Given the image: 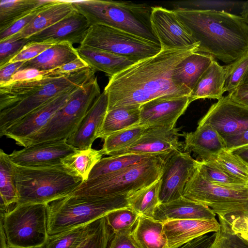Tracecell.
Masks as SVG:
<instances>
[{
  "instance_id": "25",
  "label": "cell",
  "mask_w": 248,
  "mask_h": 248,
  "mask_svg": "<svg viewBox=\"0 0 248 248\" xmlns=\"http://www.w3.org/2000/svg\"><path fill=\"white\" fill-rule=\"evenodd\" d=\"M226 71L214 59L189 95L190 104L199 99L219 100L223 96Z\"/></svg>"
},
{
  "instance_id": "9",
  "label": "cell",
  "mask_w": 248,
  "mask_h": 248,
  "mask_svg": "<svg viewBox=\"0 0 248 248\" xmlns=\"http://www.w3.org/2000/svg\"><path fill=\"white\" fill-rule=\"evenodd\" d=\"M95 71L89 66L65 76L51 78L21 101L0 110V136L13 123L45 103L84 85L95 77Z\"/></svg>"
},
{
  "instance_id": "24",
  "label": "cell",
  "mask_w": 248,
  "mask_h": 248,
  "mask_svg": "<svg viewBox=\"0 0 248 248\" xmlns=\"http://www.w3.org/2000/svg\"><path fill=\"white\" fill-rule=\"evenodd\" d=\"M77 50L79 56L90 67L105 73L109 78L136 63L114 53L87 46L79 45Z\"/></svg>"
},
{
  "instance_id": "55",
  "label": "cell",
  "mask_w": 248,
  "mask_h": 248,
  "mask_svg": "<svg viewBox=\"0 0 248 248\" xmlns=\"http://www.w3.org/2000/svg\"><path fill=\"white\" fill-rule=\"evenodd\" d=\"M228 95L234 102L248 108V90L234 91Z\"/></svg>"
},
{
  "instance_id": "4",
  "label": "cell",
  "mask_w": 248,
  "mask_h": 248,
  "mask_svg": "<svg viewBox=\"0 0 248 248\" xmlns=\"http://www.w3.org/2000/svg\"><path fill=\"white\" fill-rule=\"evenodd\" d=\"M11 163L18 197L16 204H48L71 195L83 182L62 165L27 167Z\"/></svg>"
},
{
  "instance_id": "53",
  "label": "cell",
  "mask_w": 248,
  "mask_h": 248,
  "mask_svg": "<svg viewBox=\"0 0 248 248\" xmlns=\"http://www.w3.org/2000/svg\"><path fill=\"white\" fill-rule=\"evenodd\" d=\"M216 232L201 236L179 248H211L216 237Z\"/></svg>"
},
{
  "instance_id": "43",
  "label": "cell",
  "mask_w": 248,
  "mask_h": 248,
  "mask_svg": "<svg viewBox=\"0 0 248 248\" xmlns=\"http://www.w3.org/2000/svg\"><path fill=\"white\" fill-rule=\"evenodd\" d=\"M225 67L226 77L224 91L229 93L238 87L248 74V53Z\"/></svg>"
},
{
  "instance_id": "27",
  "label": "cell",
  "mask_w": 248,
  "mask_h": 248,
  "mask_svg": "<svg viewBox=\"0 0 248 248\" xmlns=\"http://www.w3.org/2000/svg\"><path fill=\"white\" fill-rule=\"evenodd\" d=\"M75 10L70 0H52L28 26L15 35L18 38H28L55 24Z\"/></svg>"
},
{
  "instance_id": "34",
  "label": "cell",
  "mask_w": 248,
  "mask_h": 248,
  "mask_svg": "<svg viewBox=\"0 0 248 248\" xmlns=\"http://www.w3.org/2000/svg\"><path fill=\"white\" fill-rule=\"evenodd\" d=\"M49 1L50 0H1L0 2V31Z\"/></svg>"
},
{
  "instance_id": "33",
  "label": "cell",
  "mask_w": 248,
  "mask_h": 248,
  "mask_svg": "<svg viewBox=\"0 0 248 248\" xmlns=\"http://www.w3.org/2000/svg\"><path fill=\"white\" fill-rule=\"evenodd\" d=\"M152 156L155 155L126 154L102 158L93 168L88 180L112 175Z\"/></svg>"
},
{
  "instance_id": "7",
  "label": "cell",
  "mask_w": 248,
  "mask_h": 248,
  "mask_svg": "<svg viewBox=\"0 0 248 248\" xmlns=\"http://www.w3.org/2000/svg\"><path fill=\"white\" fill-rule=\"evenodd\" d=\"M48 204H16L0 211L8 248H42L49 236Z\"/></svg>"
},
{
  "instance_id": "47",
  "label": "cell",
  "mask_w": 248,
  "mask_h": 248,
  "mask_svg": "<svg viewBox=\"0 0 248 248\" xmlns=\"http://www.w3.org/2000/svg\"><path fill=\"white\" fill-rule=\"evenodd\" d=\"M53 44H54L46 42H30L8 63L26 62L32 60Z\"/></svg>"
},
{
  "instance_id": "10",
  "label": "cell",
  "mask_w": 248,
  "mask_h": 248,
  "mask_svg": "<svg viewBox=\"0 0 248 248\" xmlns=\"http://www.w3.org/2000/svg\"><path fill=\"white\" fill-rule=\"evenodd\" d=\"M81 46L104 50L134 62L153 57L162 48L160 45L109 26L91 25Z\"/></svg>"
},
{
  "instance_id": "26",
  "label": "cell",
  "mask_w": 248,
  "mask_h": 248,
  "mask_svg": "<svg viewBox=\"0 0 248 248\" xmlns=\"http://www.w3.org/2000/svg\"><path fill=\"white\" fill-rule=\"evenodd\" d=\"M79 57L77 48L72 44L68 42L54 44L35 58L25 62L20 69L32 68L40 71H49Z\"/></svg>"
},
{
  "instance_id": "49",
  "label": "cell",
  "mask_w": 248,
  "mask_h": 248,
  "mask_svg": "<svg viewBox=\"0 0 248 248\" xmlns=\"http://www.w3.org/2000/svg\"><path fill=\"white\" fill-rule=\"evenodd\" d=\"M132 230L114 233L108 248H139L131 236Z\"/></svg>"
},
{
  "instance_id": "36",
  "label": "cell",
  "mask_w": 248,
  "mask_h": 248,
  "mask_svg": "<svg viewBox=\"0 0 248 248\" xmlns=\"http://www.w3.org/2000/svg\"><path fill=\"white\" fill-rule=\"evenodd\" d=\"M197 170L205 180L211 183L236 189L248 187V181L231 175L212 160H198Z\"/></svg>"
},
{
  "instance_id": "13",
  "label": "cell",
  "mask_w": 248,
  "mask_h": 248,
  "mask_svg": "<svg viewBox=\"0 0 248 248\" xmlns=\"http://www.w3.org/2000/svg\"><path fill=\"white\" fill-rule=\"evenodd\" d=\"M190 152L176 151L166 161L160 177L159 201L167 203L183 197L186 183L197 168Z\"/></svg>"
},
{
  "instance_id": "37",
  "label": "cell",
  "mask_w": 248,
  "mask_h": 248,
  "mask_svg": "<svg viewBox=\"0 0 248 248\" xmlns=\"http://www.w3.org/2000/svg\"><path fill=\"white\" fill-rule=\"evenodd\" d=\"M98 219L86 225L49 235L42 248H77L94 230Z\"/></svg>"
},
{
  "instance_id": "17",
  "label": "cell",
  "mask_w": 248,
  "mask_h": 248,
  "mask_svg": "<svg viewBox=\"0 0 248 248\" xmlns=\"http://www.w3.org/2000/svg\"><path fill=\"white\" fill-rule=\"evenodd\" d=\"M180 128L169 129L160 126L148 127L140 138L128 147L110 156L126 154L160 155L181 151L184 143L179 140Z\"/></svg>"
},
{
  "instance_id": "39",
  "label": "cell",
  "mask_w": 248,
  "mask_h": 248,
  "mask_svg": "<svg viewBox=\"0 0 248 248\" xmlns=\"http://www.w3.org/2000/svg\"><path fill=\"white\" fill-rule=\"evenodd\" d=\"M211 160L231 175L248 182V165L232 152L224 149Z\"/></svg>"
},
{
  "instance_id": "23",
  "label": "cell",
  "mask_w": 248,
  "mask_h": 248,
  "mask_svg": "<svg viewBox=\"0 0 248 248\" xmlns=\"http://www.w3.org/2000/svg\"><path fill=\"white\" fill-rule=\"evenodd\" d=\"M216 214L208 206L184 197L176 200L157 205L153 218L164 222L178 219L216 218Z\"/></svg>"
},
{
  "instance_id": "6",
  "label": "cell",
  "mask_w": 248,
  "mask_h": 248,
  "mask_svg": "<svg viewBox=\"0 0 248 248\" xmlns=\"http://www.w3.org/2000/svg\"><path fill=\"white\" fill-rule=\"evenodd\" d=\"M173 153L152 156L112 175L88 180L70 195L108 197L129 194L159 179L166 161Z\"/></svg>"
},
{
  "instance_id": "51",
  "label": "cell",
  "mask_w": 248,
  "mask_h": 248,
  "mask_svg": "<svg viewBox=\"0 0 248 248\" xmlns=\"http://www.w3.org/2000/svg\"><path fill=\"white\" fill-rule=\"evenodd\" d=\"M89 67L87 63L80 57L75 60L65 63L62 66L51 70L53 75L55 76H65L77 71Z\"/></svg>"
},
{
  "instance_id": "12",
  "label": "cell",
  "mask_w": 248,
  "mask_h": 248,
  "mask_svg": "<svg viewBox=\"0 0 248 248\" xmlns=\"http://www.w3.org/2000/svg\"><path fill=\"white\" fill-rule=\"evenodd\" d=\"M79 88L61 94L33 110L11 125L0 137L4 136L19 146L26 147L30 138L47 124Z\"/></svg>"
},
{
  "instance_id": "1",
  "label": "cell",
  "mask_w": 248,
  "mask_h": 248,
  "mask_svg": "<svg viewBox=\"0 0 248 248\" xmlns=\"http://www.w3.org/2000/svg\"><path fill=\"white\" fill-rule=\"evenodd\" d=\"M199 46L161 49L157 54L137 62L109 78L104 89L108 98V110L123 106L141 105L166 95H189L191 91L177 83V66Z\"/></svg>"
},
{
  "instance_id": "46",
  "label": "cell",
  "mask_w": 248,
  "mask_h": 248,
  "mask_svg": "<svg viewBox=\"0 0 248 248\" xmlns=\"http://www.w3.org/2000/svg\"><path fill=\"white\" fill-rule=\"evenodd\" d=\"M52 0L36 8L26 16L16 21L5 30L0 31V41H2L21 31L28 26L37 15Z\"/></svg>"
},
{
  "instance_id": "44",
  "label": "cell",
  "mask_w": 248,
  "mask_h": 248,
  "mask_svg": "<svg viewBox=\"0 0 248 248\" xmlns=\"http://www.w3.org/2000/svg\"><path fill=\"white\" fill-rule=\"evenodd\" d=\"M113 234L103 217L98 219L94 230L77 248H108Z\"/></svg>"
},
{
  "instance_id": "52",
  "label": "cell",
  "mask_w": 248,
  "mask_h": 248,
  "mask_svg": "<svg viewBox=\"0 0 248 248\" xmlns=\"http://www.w3.org/2000/svg\"><path fill=\"white\" fill-rule=\"evenodd\" d=\"M25 62L8 63L0 67V86L8 83L13 76L21 67Z\"/></svg>"
},
{
  "instance_id": "54",
  "label": "cell",
  "mask_w": 248,
  "mask_h": 248,
  "mask_svg": "<svg viewBox=\"0 0 248 248\" xmlns=\"http://www.w3.org/2000/svg\"><path fill=\"white\" fill-rule=\"evenodd\" d=\"M45 71H40L32 68L20 69L13 76L11 81L9 83L40 77L45 75Z\"/></svg>"
},
{
  "instance_id": "8",
  "label": "cell",
  "mask_w": 248,
  "mask_h": 248,
  "mask_svg": "<svg viewBox=\"0 0 248 248\" xmlns=\"http://www.w3.org/2000/svg\"><path fill=\"white\" fill-rule=\"evenodd\" d=\"M101 93L95 77L75 92L47 124L30 138L26 147L45 141L67 140Z\"/></svg>"
},
{
  "instance_id": "35",
  "label": "cell",
  "mask_w": 248,
  "mask_h": 248,
  "mask_svg": "<svg viewBox=\"0 0 248 248\" xmlns=\"http://www.w3.org/2000/svg\"><path fill=\"white\" fill-rule=\"evenodd\" d=\"M0 209L7 211L9 206L18 201L12 163L8 155L0 150Z\"/></svg>"
},
{
  "instance_id": "57",
  "label": "cell",
  "mask_w": 248,
  "mask_h": 248,
  "mask_svg": "<svg viewBox=\"0 0 248 248\" xmlns=\"http://www.w3.org/2000/svg\"><path fill=\"white\" fill-rule=\"evenodd\" d=\"M241 8V16L248 24V1L243 2Z\"/></svg>"
},
{
  "instance_id": "40",
  "label": "cell",
  "mask_w": 248,
  "mask_h": 248,
  "mask_svg": "<svg viewBox=\"0 0 248 248\" xmlns=\"http://www.w3.org/2000/svg\"><path fill=\"white\" fill-rule=\"evenodd\" d=\"M243 2L230 0H196L175 1L172 3L174 10L217 11L229 12L242 5Z\"/></svg>"
},
{
  "instance_id": "18",
  "label": "cell",
  "mask_w": 248,
  "mask_h": 248,
  "mask_svg": "<svg viewBox=\"0 0 248 248\" xmlns=\"http://www.w3.org/2000/svg\"><path fill=\"white\" fill-rule=\"evenodd\" d=\"M77 149L67 143V140L48 141L32 144L14 151L8 155L10 161L27 167L62 165V160Z\"/></svg>"
},
{
  "instance_id": "38",
  "label": "cell",
  "mask_w": 248,
  "mask_h": 248,
  "mask_svg": "<svg viewBox=\"0 0 248 248\" xmlns=\"http://www.w3.org/2000/svg\"><path fill=\"white\" fill-rule=\"evenodd\" d=\"M147 127L137 125L108 136L104 140L101 149L104 155H111L131 146L140 138Z\"/></svg>"
},
{
  "instance_id": "22",
  "label": "cell",
  "mask_w": 248,
  "mask_h": 248,
  "mask_svg": "<svg viewBox=\"0 0 248 248\" xmlns=\"http://www.w3.org/2000/svg\"><path fill=\"white\" fill-rule=\"evenodd\" d=\"M184 152H193L200 160L214 158L225 149L223 139L212 126L204 124L198 125L193 132L184 133Z\"/></svg>"
},
{
  "instance_id": "11",
  "label": "cell",
  "mask_w": 248,
  "mask_h": 248,
  "mask_svg": "<svg viewBox=\"0 0 248 248\" xmlns=\"http://www.w3.org/2000/svg\"><path fill=\"white\" fill-rule=\"evenodd\" d=\"M183 197L208 206L218 217L248 211V187L236 189L211 183L197 168L186 185Z\"/></svg>"
},
{
  "instance_id": "60",
  "label": "cell",
  "mask_w": 248,
  "mask_h": 248,
  "mask_svg": "<svg viewBox=\"0 0 248 248\" xmlns=\"http://www.w3.org/2000/svg\"><path fill=\"white\" fill-rule=\"evenodd\" d=\"M0 248H8L7 246H0Z\"/></svg>"
},
{
  "instance_id": "2",
  "label": "cell",
  "mask_w": 248,
  "mask_h": 248,
  "mask_svg": "<svg viewBox=\"0 0 248 248\" xmlns=\"http://www.w3.org/2000/svg\"><path fill=\"white\" fill-rule=\"evenodd\" d=\"M199 44L198 52L228 64L248 53V24L225 11L173 10Z\"/></svg>"
},
{
  "instance_id": "58",
  "label": "cell",
  "mask_w": 248,
  "mask_h": 248,
  "mask_svg": "<svg viewBox=\"0 0 248 248\" xmlns=\"http://www.w3.org/2000/svg\"><path fill=\"white\" fill-rule=\"evenodd\" d=\"M248 90V74L245 77L241 83L235 91Z\"/></svg>"
},
{
  "instance_id": "3",
  "label": "cell",
  "mask_w": 248,
  "mask_h": 248,
  "mask_svg": "<svg viewBox=\"0 0 248 248\" xmlns=\"http://www.w3.org/2000/svg\"><path fill=\"white\" fill-rule=\"evenodd\" d=\"M70 1L90 25L109 26L160 45L151 22L153 7L147 4L101 0Z\"/></svg>"
},
{
  "instance_id": "56",
  "label": "cell",
  "mask_w": 248,
  "mask_h": 248,
  "mask_svg": "<svg viewBox=\"0 0 248 248\" xmlns=\"http://www.w3.org/2000/svg\"><path fill=\"white\" fill-rule=\"evenodd\" d=\"M232 152L248 165V145L237 149Z\"/></svg>"
},
{
  "instance_id": "16",
  "label": "cell",
  "mask_w": 248,
  "mask_h": 248,
  "mask_svg": "<svg viewBox=\"0 0 248 248\" xmlns=\"http://www.w3.org/2000/svg\"><path fill=\"white\" fill-rule=\"evenodd\" d=\"M189 104V95H166L152 99L140 106L138 125L173 129Z\"/></svg>"
},
{
  "instance_id": "28",
  "label": "cell",
  "mask_w": 248,
  "mask_h": 248,
  "mask_svg": "<svg viewBox=\"0 0 248 248\" xmlns=\"http://www.w3.org/2000/svg\"><path fill=\"white\" fill-rule=\"evenodd\" d=\"M214 59L212 56L204 53L191 54L175 68L173 75L174 80L191 92Z\"/></svg>"
},
{
  "instance_id": "15",
  "label": "cell",
  "mask_w": 248,
  "mask_h": 248,
  "mask_svg": "<svg viewBox=\"0 0 248 248\" xmlns=\"http://www.w3.org/2000/svg\"><path fill=\"white\" fill-rule=\"evenodd\" d=\"M151 22L162 49L199 46L174 10L160 6L153 7Z\"/></svg>"
},
{
  "instance_id": "48",
  "label": "cell",
  "mask_w": 248,
  "mask_h": 248,
  "mask_svg": "<svg viewBox=\"0 0 248 248\" xmlns=\"http://www.w3.org/2000/svg\"><path fill=\"white\" fill-rule=\"evenodd\" d=\"M222 217L229 223L235 233H248V211L229 214Z\"/></svg>"
},
{
  "instance_id": "30",
  "label": "cell",
  "mask_w": 248,
  "mask_h": 248,
  "mask_svg": "<svg viewBox=\"0 0 248 248\" xmlns=\"http://www.w3.org/2000/svg\"><path fill=\"white\" fill-rule=\"evenodd\" d=\"M140 119V105L123 106L107 110L98 134L103 140L116 132L137 125Z\"/></svg>"
},
{
  "instance_id": "20",
  "label": "cell",
  "mask_w": 248,
  "mask_h": 248,
  "mask_svg": "<svg viewBox=\"0 0 248 248\" xmlns=\"http://www.w3.org/2000/svg\"><path fill=\"white\" fill-rule=\"evenodd\" d=\"M108 104L107 93L104 90L88 110L67 143L78 150L92 148L98 138L99 131L106 115Z\"/></svg>"
},
{
  "instance_id": "32",
  "label": "cell",
  "mask_w": 248,
  "mask_h": 248,
  "mask_svg": "<svg viewBox=\"0 0 248 248\" xmlns=\"http://www.w3.org/2000/svg\"><path fill=\"white\" fill-rule=\"evenodd\" d=\"M160 178L150 185L129 194L128 207L140 216L153 218L159 203Z\"/></svg>"
},
{
  "instance_id": "14",
  "label": "cell",
  "mask_w": 248,
  "mask_h": 248,
  "mask_svg": "<svg viewBox=\"0 0 248 248\" xmlns=\"http://www.w3.org/2000/svg\"><path fill=\"white\" fill-rule=\"evenodd\" d=\"M204 124L213 127L224 139L248 128V108L227 95L213 104L198 124Z\"/></svg>"
},
{
  "instance_id": "5",
  "label": "cell",
  "mask_w": 248,
  "mask_h": 248,
  "mask_svg": "<svg viewBox=\"0 0 248 248\" xmlns=\"http://www.w3.org/2000/svg\"><path fill=\"white\" fill-rule=\"evenodd\" d=\"M128 195L108 197L69 195L50 202L49 235L90 223L114 210L128 207Z\"/></svg>"
},
{
  "instance_id": "50",
  "label": "cell",
  "mask_w": 248,
  "mask_h": 248,
  "mask_svg": "<svg viewBox=\"0 0 248 248\" xmlns=\"http://www.w3.org/2000/svg\"><path fill=\"white\" fill-rule=\"evenodd\" d=\"M225 149L233 152L248 145V128L223 139Z\"/></svg>"
},
{
  "instance_id": "19",
  "label": "cell",
  "mask_w": 248,
  "mask_h": 248,
  "mask_svg": "<svg viewBox=\"0 0 248 248\" xmlns=\"http://www.w3.org/2000/svg\"><path fill=\"white\" fill-rule=\"evenodd\" d=\"M90 24L76 9L50 27L27 38L29 42L81 44Z\"/></svg>"
},
{
  "instance_id": "21",
  "label": "cell",
  "mask_w": 248,
  "mask_h": 248,
  "mask_svg": "<svg viewBox=\"0 0 248 248\" xmlns=\"http://www.w3.org/2000/svg\"><path fill=\"white\" fill-rule=\"evenodd\" d=\"M219 228V222L216 218L171 220L164 222L169 248H179L201 236L217 232Z\"/></svg>"
},
{
  "instance_id": "29",
  "label": "cell",
  "mask_w": 248,
  "mask_h": 248,
  "mask_svg": "<svg viewBox=\"0 0 248 248\" xmlns=\"http://www.w3.org/2000/svg\"><path fill=\"white\" fill-rule=\"evenodd\" d=\"M139 248H169L164 232V222L140 216L131 232Z\"/></svg>"
},
{
  "instance_id": "42",
  "label": "cell",
  "mask_w": 248,
  "mask_h": 248,
  "mask_svg": "<svg viewBox=\"0 0 248 248\" xmlns=\"http://www.w3.org/2000/svg\"><path fill=\"white\" fill-rule=\"evenodd\" d=\"M220 228L211 248H248V241L235 233L229 223L218 217Z\"/></svg>"
},
{
  "instance_id": "41",
  "label": "cell",
  "mask_w": 248,
  "mask_h": 248,
  "mask_svg": "<svg viewBox=\"0 0 248 248\" xmlns=\"http://www.w3.org/2000/svg\"><path fill=\"white\" fill-rule=\"evenodd\" d=\"M138 213L129 208L114 210L105 217L107 223L113 233L133 230L140 217Z\"/></svg>"
},
{
  "instance_id": "31",
  "label": "cell",
  "mask_w": 248,
  "mask_h": 248,
  "mask_svg": "<svg viewBox=\"0 0 248 248\" xmlns=\"http://www.w3.org/2000/svg\"><path fill=\"white\" fill-rule=\"evenodd\" d=\"M102 150L90 148L77 150L62 160V165L71 175L86 181L93 168L102 158Z\"/></svg>"
},
{
  "instance_id": "45",
  "label": "cell",
  "mask_w": 248,
  "mask_h": 248,
  "mask_svg": "<svg viewBox=\"0 0 248 248\" xmlns=\"http://www.w3.org/2000/svg\"><path fill=\"white\" fill-rule=\"evenodd\" d=\"M29 42L27 38H18L15 35L0 41V67L6 65Z\"/></svg>"
},
{
  "instance_id": "59",
  "label": "cell",
  "mask_w": 248,
  "mask_h": 248,
  "mask_svg": "<svg viewBox=\"0 0 248 248\" xmlns=\"http://www.w3.org/2000/svg\"><path fill=\"white\" fill-rule=\"evenodd\" d=\"M243 239L248 241V233H237Z\"/></svg>"
}]
</instances>
